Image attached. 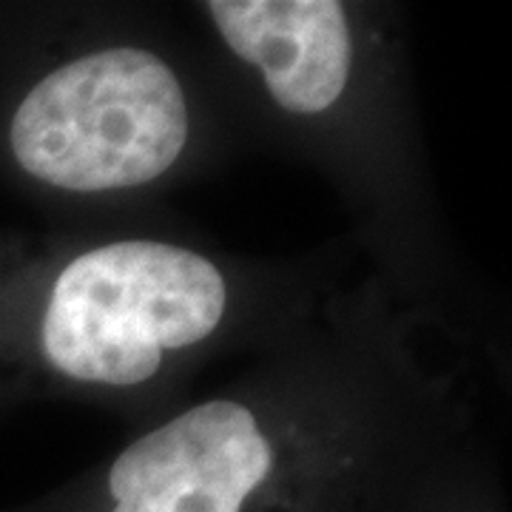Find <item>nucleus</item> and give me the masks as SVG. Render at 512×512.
<instances>
[{"label": "nucleus", "instance_id": "4", "mask_svg": "<svg viewBox=\"0 0 512 512\" xmlns=\"http://www.w3.org/2000/svg\"><path fill=\"white\" fill-rule=\"evenodd\" d=\"M225 43L265 74L282 109L316 114L345 92L350 74L348 20L336 0H211Z\"/></svg>", "mask_w": 512, "mask_h": 512}, {"label": "nucleus", "instance_id": "1", "mask_svg": "<svg viewBox=\"0 0 512 512\" xmlns=\"http://www.w3.org/2000/svg\"><path fill=\"white\" fill-rule=\"evenodd\" d=\"M225 279L200 254L128 239L66 265L43 319L49 362L80 382L137 384L165 350L197 345L220 325Z\"/></svg>", "mask_w": 512, "mask_h": 512}, {"label": "nucleus", "instance_id": "3", "mask_svg": "<svg viewBox=\"0 0 512 512\" xmlns=\"http://www.w3.org/2000/svg\"><path fill=\"white\" fill-rule=\"evenodd\" d=\"M271 467L251 410L225 399L200 404L114 461V512H239Z\"/></svg>", "mask_w": 512, "mask_h": 512}, {"label": "nucleus", "instance_id": "2", "mask_svg": "<svg viewBox=\"0 0 512 512\" xmlns=\"http://www.w3.org/2000/svg\"><path fill=\"white\" fill-rule=\"evenodd\" d=\"M188 137L185 97L160 57L111 49L40 80L12 120V151L32 177L66 191L157 180Z\"/></svg>", "mask_w": 512, "mask_h": 512}]
</instances>
